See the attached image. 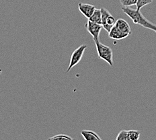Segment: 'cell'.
<instances>
[{
  "label": "cell",
  "mask_w": 156,
  "mask_h": 140,
  "mask_svg": "<svg viewBox=\"0 0 156 140\" xmlns=\"http://www.w3.org/2000/svg\"><path fill=\"white\" fill-rule=\"evenodd\" d=\"M122 10L125 14L127 15L131 18L133 23L142 26L143 27L154 31L156 32V25L149 21L145 16L143 15L140 10L130 8L129 7H122Z\"/></svg>",
  "instance_id": "1"
},
{
  "label": "cell",
  "mask_w": 156,
  "mask_h": 140,
  "mask_svg": "<svg viewBox=\"0 0 156 140\" xmlns=\"http://www.w3.org/2000/svg\"><path fill=\"white\" fill-rule=\"evenodd\" d=\"M95 42L96 51L98 57L108 63L110 66H113V53L112 48L108 46L100 43L99 40L94 41Z\"/></svg>",
  "instance_id": "2"
},
{
  "label": "cell",
  "mask_w": 156,
  "mask_h": 140,
  "mask_svg": "<svg viewBox=\"0 0 156 140\" xmlns=\"http://www.w3.org/2000/svg\"><path fill=\"white\" fill-rule=\"evenodd\" d=\"M86 48L87 46L86 45H82L79 47H77L76 49L73 52L70 57L69 64L67 70V72H69L74 66H76V65L80 63V61L82 59L83 53L84 52H85Z\"/></svg>",
  "instance_id": "3"
},
{
  "label": "cell",
  "mask_w": 156,
  "mask_h": 140,
  "mask_svg": "<svg viewBox=\"0 0 156 140\" xmlns=\"http://www.w3.org/2000/svg\"><path fill=\"white\" fill-rule=\"evenodd\" d=\"M85 27L87 32L92 35L94 41L98 40L100 33L101 32L102 29L103 28L102 24H99L95 23V22H91L88 20V21L87 22V23L85 25Z\"/></svg>",
  "instance_id": "4"
},
{
  "label": "cell",
  "mask_w": 156,
  "mask_h": 140,
  "mask_svg": "<svg viewBox=\"0 0 156 140\" xmlns=\"http://www.w3.org/2000/svg\"><path fill=\"white\" fill-rule=\"evenodd\" d=\"M140 136V131L137 130H122L119 133L116 140H137Z\"/></svg>",
  "instance_id": "5"
},
{
  "label": "cell",
  "mask_w": 156,
  "mask_h": 140,
  "mask_svg": "<svg viewBox=\"0 0 156 140\" xmlns=\"http://www.w3.org/2000/svg\"><path fill=\"white\" fill-rule=\"evenodd\" d=\"M78 8H79L80 12L85 16L87 18H90L94 11L96 10L95 6L88 4H83V3H80L78 4Z\"/></svg>",
  "instance_id": "6"
},
{
  "label": "cell",
  "mask_w": 156,
  "mask_h": 140,
  "mask_svg": "<svg viewBox=\"0 0 156 140\" xmlns=\"http://www.w3.org/2000/svg\"><path fill=\"white\" fill-rule=\"evenodd\" d=\"M128 34H126L125 32H122L121 30H119L116 26H114L111 30L108 32V37L115 40H121L129 37Z\"/></svg>",
  "instance_id": "7"
},
{
  "label": "cell",
  "mask_w": 156,
  "mask_h": 140,
  "mask_svg": "<svg viewBox=\"0 0 156 140\" xmlns=\"http://www.w3.org/2000/svg\"><path fill=\"white\" fill-rule=\"evenodd\" d=\"M115 26H116L119 30H121L122 32H125L126 34H128L129 35H131V27H130L128 22L126 20H125L124 19L120 18L117 20L116 21Z\"/></svg>",
  "instance_id": "8"
},
{
  "label": "cell",
  "mask_w": 156,
  "mask_h": 140,
  "mask_svg": "<svg viewBox=\"0 0 156 140\" xmlns=\"http://www.w3.org/2000/svg\"><path fill=\"white\" fill-rule=\"evenodd\" d=\"M81 134L83 137L86 140H100L101 138H100L98 135L93 131L90 130H82L81 131Z\"/></svg>",
  "instance_id": "9"
},
{
  "label": "cell",
  "mask_w": 156,
  "mask_h": 140,
  "mask_svg": "<svg viewBox=\"0 0 156 140\" xmlns=\"http://www.w3.org/2000/svg\"><path fill=\"white\" fill-rule=\"evenodd\" d=\"M116 21V20H115V18L113 17V16L112 15L109 16L108 18L106 20V21L102 24L103 28L105 29L107 32H109L110 30L112 29V28L115 25Z\"/></svg>",
  "instance_id": "10"
},
{
  "label": "cell",
  "mask_w": 156,
  "mask_h": 140,
  "mask_svg": "<svg viewBox=\"0 0 156 140\" xmlns=\"http://www.w3.org/2000/svg\"><path fill=\"white\" fill-rule=\"evenodd\" d=\"M90 21L95 22V23L102 24V14L101 9H96L94 11L92 16L88 19Z\"/></svg>",
  "instance_id": "11"
},
{
  "label": "cell",
  "mask_w": 156,
  "mask_h": 140,
  "mask_svg": "<svg viewBox=\"0 0 156 140\" xmlns=\"http://www.w3.org/2000/svg\"><path fill=\"white\" fill-rule=\"evenodd\" d=\"M154 0H137V3L136 4V9L137 10H141L142 8L145 7V5L150 4L153 2Z\"/></svg>",
  "instance_id": "12"
},
{
  "label": "cell",
  "mask_w": 156,
  "mask_h": 140,
  "mask_svg": "<svg viewBox=\"0 0 156 140\" xmlns=\"http://www.w3.org/2000/svg\"><path fill=\"white\" fill-rule=\"evenodd\" d=\"M120 2L123 7H130V6L136 5L137 0H120Z\"/></svg>",
  "instance_id": "13"
},
{
  "label": "cell",
  "mask_w": 156,
  "mask_h": 140,
  "mask_svg": "<svg viewBox=\"0 0 156 140\" xmlns=\"http://www.w3.org/2000/svg\"><path fill=\"white\" fill-rule=\"evenodd\" d=\"M49 139H53V140H59V139H68V140H72L73 138H71L70 136L64 134H58L55 136L52 137V138H49Z\"/></svg>",
  "instance_id": "14"
}]
</instances>
